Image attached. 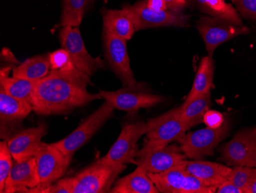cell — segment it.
Segmentation results:
<instances>
[{"label": "cell", "mask_w": 256, "mask_h": 193, "mask_svg": "<svg viewBox=\"0 0 256 193\" xmlns=\"http://www.w3.org/2000/svg\"><path fill=\"white\" fill-rule=\"evenodd\" d=\"M110 192L158 193L160 191L150 178L146 170L138 165L133 172L118 180Z\"/></svg>", "instance_id": "cell-19"}, {"label": "cell", "mask_w": 256, "mask_h": 193, "mask_svg": "<svg viewBox=\"0 0 256 193\" xmlns=\"http://www.w3.org/2000/svg\"><path fill=\"white\" fill-rule=\"evenodd\" d=\"M14 159L8 146V141L0 142V192L4 191L6 181L10 175Z\"/></svg>", "instance_id": "cell-29"}, {"label": "cell", "mask_w": 256, "mask_h": 193, "mask_svg": "<svg viewBox=\"0 0 256 193\" xmlns=\"http://www.w3.org/2000/svg\"><path fill=\"white\" fill-rule=\"evenodd\" d=\"M40 185L36 157L20 162L15 160L2 192H36Z\"/></svg>", "instance_id": "cell-15"}, {"label": "cell", "mask_w": 256, "mask_h": 193, "mask_svg": "<svg viewBox=\"0 0 256 193\" xmlns=\"http://www.w3.org/2000/svg\"><path fill=\"white\" fill-rule=\"evenodd\" d=\"M204 14L210 17H224L236 24H242L236 10L226 0H196Z\"/></svg>", "instance_id": "cell-26"}, {"label": "cell", "mask_w": 256, "mask_h": 193, "mask_svg": "<svg viewBox=\"0 0 256 193\" xmlns=\"http://www.w3.org/2000/svg\"><path fill=\"white\" fill-rule=\"evenodd\" d=\"M188 130L189 129L181 116L180 107L175 108L148 120L146 141L158 145L181 142Z\"/></svg>", "instance_id": "cell-7"}, {"label": "cell", "mask_w": 256, "mask_h": 193, "mask_svg": "<svg viewBox=\"0 0 256 193\" xmlns=\"http://www.w3.org/2000/svg\"><path fill=\"white\" fill-rule=\"evenodd\" d=\"M88 84H92L89 76L82 71L51 70L48 76L37 82L32 99V110L44 116L64 114L102 99L99 93H89Z\"/></svg>", "instance_id": "cell-1"}, {"label": "cell", "mask_w": 256, "mask_h": 193, "mask_svg": "<svg viewBox=\"0 0 256 193\" xmlns=\"http://www.w3.org/2000/svg\"><path fill=\"white\" fill-rule=\"evenodd\" d=\"M185 162L164 172L158 173L148 172L160 192L182 193L186 177L188 174L186 169Z\"/></svg>", "instance_id": "cell-21"}, {"label": "cell", "mask_w": 256, "mask_h": 193, "mask_svg": "<svg viewBox=\"0 0 256 193\" xmlns=\"http://www.w3.org/2000/svg\"><path fill=\"white\" fill-rule=\"evenodd\" d=\"M226 119L221 112L216 110L208 109L204 117V122L206 125V127L210 129H217L222 126Z\"/></svg>", "instance_id": "cell-34"}, {"label": "cell", "mask_w": 256, "mask_h": 193, "mask_svg": "<svg viewBox=\"0 0 256 193\" xmlns=\"http://www.w3.org/2000/svg\"><path fill=\"white\" fill-rule=\"evenodd\" d=\"M98 93L114 109L124 111L130 115H134L140 109L153 107L164 101L162 96L150 92L145 83H136L114 92L100 91Z\"/></svg>", "instance_id": "cell-3"}, {"label": "cell", "mask_w": 256, "mask_h": 193, "mask_svg": "<svg viewBox=\"0 0 256 193\" xmlns=\"http://www.w3.org/2000/svg\"><path fill=\"white\" fill-rule=\"evenodd\" d=\"M169 10L176 12H182V10L189 5L188 0H164Z\"/></svg>", "instance_id": "cell-37"}, {"label": "cell", "mask_w": 256, "mask_h": 193, "mask_svg": "<svg viewBox=\"0 0 256 193\" xmlns=\"http://www.w3.org/2000/svg\"><path fill=\"white\" fill-rule=\"evenodd\" d=\"M62 47L71 56L77 69L88 76L106 67V63L100 57H92L86 50L78 27H66L60 34Z\"/></svg>", "instance_id": "cell-12"}, {"label": "cell", "mask_w": 256, "mask_h": 193, "mask_svg": "<svg viewBox=\"0 0 256 193\" xmlns=\"http://www.w3.org/2000/svg\"><path fill=\"white\" fill-rule=\"evenodd\" d=\"M37 82L18 79L14 76H4L0 77V87L4 88L10 96L20 100L26 101L32 104V95Z\"/></svg>", "instance_id": "cell-25"}, {"label": "cell", "mask_w": 256, "mask_h": 193, "mask_svg": "<svg viewBox=\"0 0 256 193\" xmlns=\"http://www.w3.org/2000/svg\"><path fill=\"white\" fill-rule=\"evenodd\" d=\"M217 188L204 183L200 178L188 173L186 177L182 193H215Z\"/></svg>", "instance_id": "cell-31"}, {"label": "cell", "mask_w": 256, "mask_h": 193, "mask_svg": "<svg viewBox=\"0 0 256 193\" xmlns=\"http://www.w3.org/2000/svg\"><path fill=\"white\" fill-rule=\"evenodd\" d=\"M114 108L108 102L103 103L94 113L88 116L77 129L54 145L64 155L73 156L76 152L86 145L98 129L113 116Z\"/></svg>", "instance_id": "cell-4"}, {"label": "cell", "mask_w": 256, "mask_h": 193, "mask_svg": "<svg viewBox=\"0 0 256 193\" xmlns=\"http://www.w3.org/2000/svg\"><path fill=\"white\" fill-rule=\"evenodd\" d=\"M126 165L98 159L72 177V193L110 192L115 180Z\"/></svg>", "instance_id": "cell-2"}, {"label": "cell", "mask_w": 256, "mask_h": 193, "mask_svg": "<svg viewBox=\"0 0 256 193\" xmlns=\"http://www.w3.org/2000/svg\"><path fill=\"white\" fill-rule=\"evenodd\" d=\"M88 0H63L61 26L63 27H78Z\"/></svg>", "instance_id": "cell-27"}, {"label": "cell", "mask_w": 256, "mask_h": 193, "mask_svg": "<svg viewBox=\"0 0 256 193\" xmlns=\"http://www.w3.org/2000/svg\"><path fill=\"white\" fill-rule=\"evenodd\" d=\"M214 60L212 57L206 56L201 60L199 68L194 79L192 89L186 101H190L197 96L210 93L214 84Z\"/></svg>", "instance_id": "cell-23"}, {"label": "cell", "mask_w": 256, "mask_h": 193, "mask_svg": "<svg viewBox=\"0 0 256 193\" xmlns=\"http://www.w3.org/2000/svg\"><path fill=\"white\" fill-rule=\"evenodd\" d=\"M256 146V126L243 129L220 149L222 159L232 166H252Z\"/></svg>", "instance_id": "cell-14"}, {"label": "cell", "mask_w": 256, "mask_h": 193, "mask_svg": "<svg viewBox=\"0 0 256 193\" xmlns=\"http://www.w3.org/2000/svg\"><path fill=\"white\" fill-rule=\"evenodd\" d=\"M72 157L64 155L53 143L43 142L36 156L40 178V185L36 193H42L44 188L60 180L66 174Z\"/></svg>", "instance_id": "cell-9"}, {"label": "cell", "mask_w": 256, "mask_h": 193, "mask_svg": "<svg viewBox=\"0 0 256 193\" xmlns=\"http://www.w3.org/2000/svg\"><path fill=\"white\" fill-rule=\"evenodd\" d=\"M104 43L108 63L124 86L136 84V79L130 68L126 40L104 32Z\"/></svg>", "instance_id": "cell-13"}, {"label": "cell", "mask_w": 256, "mask_h": 193, "mask_svg": "<svg viewBox=\"0 0 256 193\" xmlns=\"http://www.w3.org/2000/svg\"><path fill=\"white\" fill-rule=\"evenodd\" d=\"M217 193H244L241 188L234 185L230 180H226L217 188Z\"/></svg>", "instance_id": "cell-35"}, {"label": "cell", "mask_w": 256, "mask_h": 193, "mask_svg": "<svg viewBox=\"0 0 256 193\" xmlns=\"http://www.w3.org/2000/svg\"><path fill=\"white\" fill-rule=\"evenodd\" d=\"M104 31L124 39L130 40L134 34V24L124 9L120 10H106L103 12Z\"/></svg>", "instance_id": "cell-20"}, {"label": "cell", "mask_w": 256, "mask_h": 193, "mask_svg": "<svg viewBox=\"0 0 256 193\" xmlns=\"http://www.w3.org/2000/svg\"><path fill=\"white\" fill-rule=\"evenodd\" d=\"M211 106L210 93L185 101L180 107L181 116L188 129L204 122V115Z\"/></svg>", "instance_id": "cell-24"}, {"label": "cell", "mask_w": 256, "mask_h": 193, "mask_svg": "<svg viewBox=\"0 0 256 193\" xmlns=\"http://www.w3.org/2000/svg\"><path fill=\"white\" fill-rule=\"evenodd\" d=\"M48 132L47 124L18 132L8 140V146L14 160L24 161L36 156L43 142L42 139Z\"/></svg>", "instance_id": "cell-16"}, {"label": "cell", "mask_w": 256, "mask_h": 193, "mask_svg": "<svg viewBox=\"0 0 256 193\" xmlns=\"http://www.w3.org/2000/svg\"><path fill=\"white\" fill-rule=\"evenodd\" d=\"M124 9L132 17L136 32L156 27H186L189 25V16L171 10L154 11L146 7V0L133 6H125Z\"/></svg>", "instance_id": "cell-8"}, {"label": "cell", "mask_w": 256, "mask_h": 193, "mask_svg": "<svg viewBox=\"0 0 256 193\" xmlns=\"http://www.w3.org/2000/svg\"><path fill=\"white\" fill-rule=\"evenodd\" d=\"M197 30L205 43L208 56L212 57L216 49L222 43L250 30L243 24L220 17H204L197 23Z\"/></svg>", "instance_id": "cell-6"}, {"label": "cell", "mask_w": 256, "mask_h": 193, "mask_svg": "<svg viewBox=\"0 0 256 193\" xmlns=\"http://www.w3.org/2000/svg\"><path fill=\"white\" fill-rule=\"evenodd\" d=\"M256 174V168L254 167L235 166L228 180L246 193L245 188Z\"/></svg>", "instance_id": "cell-30"}, {"label": "cell", "mask_w": 256, "mask_h": 193, "mask_svg": "<svg viewBox=\"0 0 256 193\" xmlns=\"http://www.w3.org/2000/svg\"><path fill=\"white\" fill-rule=\"evenodd\" d=\"M146 132V122L144 121L125 124L117 140L102 158L114 163L136 165V157L140 150L138 141Z\"/></svg>", "instance_id": "cell-11"}, {"label": "cell", "mask_w": 256, "mask_h": 193, "mask_svg": "<svg viewBox=\"0 0 256 193\" xmlns=\"http://www.w3.org/2000/svg\"><path fill=\"white\" fill-rule=\"evenodd\" d=\"M238 12L247 20H256V0H232Z\"/></svg>", "instance_id": "cell-32"}, {"label": "cell", "mask_w": 256, "mask_h": 193, "mask_svg": "<svg viewBox=\"0 0 256 193\" xmlns=\"http://www.w3.org/2000/svg\"><path fill=\"white\" fill-rule=\"evenodd\" d=\"M230 125L226 120L222 126L217 129H199L186 134L181 143V149L186 158L201 160L206 156L214 155V150L230 132Z\"/></svg>", "instance_id": "cell-10"}, {"label": "cell", "mask_w": 256, "mask_h": 193, "mask_svg": "<svg viewBox=\"0 0 256 193\" xmlns=\"http://www.w3.org/2000/svg\"><path fill=\"white\" fill-rule=\"evenodd\" d=\"M32 110V104L10 96L4 88H0V122L1 135L10 133L11 127L16 126Z\"/></svg>", "instance_id": "cell-17"}, {"label": "cell", "mask_w": 256, "mask_h": 193, "mask_svg": "<svg viewBox=\"0 0 256 193\" xmlns=\"http://www.w3.org/2000/svg\"><path fill=\"white\" fill-rule=\"evenodd\" d=\"M51 71L48 55L28 59L14 68L12 76L31 81H40Z\"/></svg>", "instance_id": "cell-22"}, {"label": "cell", "mask_w": 256, "mask_h": 193, "mask_svg": "<svg viewBox=\"0 0 256 193\" xmlns=\"http://www.w3.org/2000/svg\"><path fill=\"white\" fill-rule=\"evenodd\" d=\"M52 71L76 73L80 71L73 63L71 56L64 49H60L48 54Z\"/></svg>", "instance_id": "cell-28"}, {"label": "cell", "mask_w": 256, "mask_h": 193, "mask_svg": "<svg viewBox=\"0 0 256 193\" xmlns=\"http://www.w3.org/2000/svg\"><path fill=\"white\" fill-rule=\"evenodd\" d=\"M146 7L154 11L161 12L169 10L164 0H146Z\"/></svg>", "instance_id": "cell-36"}, {"label": "cell", "mask_w": 256, "mask_h": 193, "mask_svg": "<svg viewBox=\"0 0 256 193\" xmlns=\"http://www.w3.org/2000/svg\"><path fill=\"white\" fill-rule=\"evenodd\" d=\"M186 156L176 145H158L146 141L136 157V165L150 173H158L182 164Z\"/></svg>", "instance_id": "cell-5"}, {"label": "cell", "mask_w": 256, "mask_h": 193, "mask_svg": "<svg viewBox=\"0 0 256 193\" xmlns=\"http://www.w3.org/2000/svg\"><path fill=\"white\" fill-rule=\"evenodd\" d=\"M252 166L256 168V146L252 155Z\"/></svg>", "instance_id": "cell-39"}, {"label": "cell", "mask_w": 256, "mask_h": 193, "mask_svg": "<svg viewBox=\"0 0 256 193\" xmlns=\"http://www.w3.org/2000/svg\"><path fill=\"white\" fill-rule=\"evenodd\" d=\"M72 177L58 180L56 183L42 190V193H72Z\"/></svg>", "instance_id": "cell-33"}, {"label": "cell", "mask_w": 256, "mask_h": 193, "mask_svg": "<svg viewBox=\"0 0 256 193\" xmlns=\"http://www.w3.org/2000/svg\"><path fill=\"white\" fill-rule=\"evenodd\" d=\"M185 167L188 173L216 188L230 178L232 171V168L226 165L202 160H186Z\"/></svg>", "instance_id": "cell-18"}, {"label": "cell", "mask_w": 256, "mask_h": 193, "mask_svg": "<svg viewBox=\"0 0 256 193\" xmlns=\"http://www.w3.org/2000/svg\"><path fill=\"white\" fill-rule=\"evenodd\" d=\"M246 193H256V174L245 188Z\"/></svg>", "instance_id": "cell-38"}]
</instances>
